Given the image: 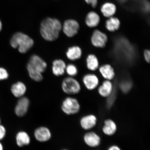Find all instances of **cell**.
Here are the masks:
<instances>
[{
  "mask_svg": "<svg viewBox=\"0 0 150 150\" xmlns=\"http://www.w3.org/2000/svg\"><path fill=\"white\" fill-rule=\"evenodd\" d=\"M108 150H121L119 146L116 145H113L110 146Z\"/></svg>",
  "mask_w": 150,
  "mask_h": 150,
  "instance_id": "cell-30",
  "label": "cell"
},
{
  "mask_svg": "<svg viewBox=\"0 0 150 150\" xmlns=\"http://www.w3.org/2000/svg\"><path fill=\"white\" fill-rule=\"evenodd\" d=\"M117 130V125L113 120L110 119L105 120L102 127L103 132L105 134L112 136L115 134Z\"/></svg>",
  "mask_w": 150,
  "mask_h": 150,
  "instance_id": "cell-16",
  "label": "cell"
},
{
  "mask_svg": "<svg viewBox=\"0 0 150 150\" xmlns=\"http://www.w3.org/2000/svg\"><path fill=\"white\" fill-rule=\"evenodd\" d=\"M62 29L67 36L69 38L73 37L78 33L80 29V25L76 20H67L64 23Z\"/></svg>",
  "mask_w": 150,
  "mask_h": 150,
  "instance_id": "cell-7",
  "label": "cell"
},
{
  "mask_svg": "<svg viewBox=\"0 0 150 150\" xmlns=\"http://www.w3.org/2000/svg\"><path fill=\"white\" fill-rule=\"evenodd\" d=\"M132 87V83L129 81H125L122 82L120 85V88L122 92L125 93L129 92L130 91Z\"/></svg>",
  "mask_w": 150,
  "mask_h": 150,
  "instance_id": "cell-25",
  "label": "cell"
},
{
  "mask_svg": "<svg viewBox=\"0 0 150 150\" xmlns=\"http://www.w3.org/2000/svg\"><path fill=\"white\" fill-rule=\"evenodd\" d=\"M99 73L105 80L111 81L115 76V72L113 67L109 64L100 66L98 69Z\"/></svg>",
  "mask_w": 150,
  "mask_h": 150,
  "instance_id": "cell-14",
  "label": "cell"
},
{
  "mask_svg": "<svg viewBox=\"0 0 150 150\" xmlns=\"http://www.w3.org/2000/svg\"><path fill=\"white\" fill-rule=\"evenodd\" d=\"M87 4L91 5L92 7L95 8L98 4V0H84Z\"/></svg>",
  "mask_w": 150,
  "mask_h": 150,
  "instance_id": "cell-29",
  "label": "cell"
},
{
  "mask_svg": "<svg viewBox=\"0 0 150 150\" xmlns=\"http://www.w3.org/2000/svg\"><path fill=\"white\" fill-rule=\"evenodd\" d=\"M35 137L38 141L41 142L48 141L52 137V133L48 127L41 126L35 129L34 132Z\"/></svg>",
  "mask_w": 150,
  "mask_h": 150,
  "instance_id": "cell-10",
  "label": "cell"
},
{
  "mask_svg": "<svg viewBox=\"0 0 150 150\" xmlns=\"http://www.w3.org/2000/svg\"><path fill=\"white\" fill-rule=\"evenodd\" d=\"M0 150H3V146L1 142H0Z\"/></svg>",
  "mask_w": 150,
  "mask_h": 150,
  "instance_id": "cell-31",
  "label": "cell"
},
{
  "mask_svg": "<svg viewBox=\"0 0 150 150\" xmlns=\"http://www.w3.org/2000/svg\"><path fill=\"white\" fill-rule=\"evenodd\" d=\"M10 43L13 48H17L21 53L25 54L32 48L34 42L29 35L18 32L15 33L11 38Z\"/></svg>",
  "mask_w": 150,
  "mask_h": 150,
  "instance_id": "cell-3",
  "label": "cell"
},
{
  "mask_svg": "<svg viewBox=\"0 0 150 150\" xmlns=\"http://www.w3.org/2000/svg\"><path fill=\"white\" fill-rule=\"evenodd\" d=\"M27 90L25 84L20 81L13 84L11 88V91L12 94L15 97L18 98L24 96Z\"/></svg>",
  "mask_w": 150,
  "mask_h": 150,
  "instance_id": "cell-19",
  "label": "cell"
},
{
  "mask_svg": "<svg viewBox=\"0 0 150 150\" xmlns=\"http://www.w3.org/2000/svg\"><path fill=\"white\" fill-rule=\"evenodd\" d=\"M82 82L86 88L90 91L96 89L99 84L98 76L96 74L91 73L84 75L82 78Z\"/></svg>",
  "mask_w": 150,
  "mask_h": 150,
  "instance_id": "cell-9",
  "label": "cell"
},
{
  "mask_svg": "<svg viewBox=\"0 0 150 150\" xmlns=\"http://www.w3.org/2000/svg\"><path fill=\"white\" fill-rule=\"evenodd\" d=\"M1 119H0V124H1Z\"/></svg>",
  "mask_w": 150,
  "mask_h": 150,
  "instance_id": "cell-33",
  "label": "cell"
},
{
  "mask_svg": "<svg viewBox=\"0 0 150 150\" xmlns=\"http://www.w3.org/2000/svg\"><path fill=\"white\" fill-rule=\"evenodd\" d=\"M9 74L5 69L0 67V80H5L8 78Z\"/></svg>",
  "mask_w": 150,
  "mask_h": 150,
  "instance_id": "cell-26",
  "label": "cell"
},
{
  "mask_svg": "<svg viewBox=\"0 0 150 150\" xmlns=\"http://www.w3.org/2000/svg\"><path fill=\"white\" fill-rule=\"evenodd\" d=\"M17 145L21 147L29 145L31 142V138L28 133L25 131H19L16 137Z\"/></svg>",
  "mask_w": 150,
  "mask_h": 150,
  "instance_id": "cell-20",
  "label": "cell"
},
{
  "mask_svg": "<svg viewBox=\"0 0 150 150\" xmlns=\"http://www.w3.org/2000/svg\"><path fill=\"white\" fill-rule=\"evenodd\" d=\"M6 134V130L3 125L0 124V140L5 138Z\"/></svg>",
  "mask_w": 150,
  "mask_h": 150,
  "instance_id": "cell-27",
  "label": "cell"
},
{
  "mask_svg": "<svg viewBox=\"0 0 150 150\" xmlns=\"http://www.w3.org/2000/svg\"><path fill=\"white\" fill-rule=\"evenodd\" d=\"M66 54L67 59L71 61H75L81 57L82 51L80 47L74 46L70 47L67 49Z\"/></svg>",
  "mask_w": 150,
  "mask_h": 150,
  "instance_id": "cell-21",
  "label": "cell"
},
{
  "mask_svg": "<svg viewBox=\"0 0 150 150\" xmlns=\"http://www.w3.org/2000/svg\"><path fill=\"white\" fill-rule=\"evenodd\" d=\"M47 64L42 58L36 55L31 56L27 68L30 78L35 81L40 82L43 79L42 74L46 70Z\"/></svg>",
  "mask_w": 150,
  "mask_h": 150,
  "instance_id": "cell-2",
  "label": "cell"
},
{
  "mask_svg": "<svg viewBox=\"0 0 150 150\" xmlns=\"http://www.w3.org/2000/svg\"><path fill=\"white\" fill-rule=\"evenodd\" d=\"M86 67L88 70L91 71H95L98 69L99 62L98 57L95 54H89L86 59Z\"/></svg>",
  "mask_w": 150,
  "mask_h": 150,
  "instance_id": "cell-22",
  "label": "cell"
},
{
  "mask_svg": "<svg viewBox=\"0 0 150 150\" xmlns=\"http://www.w3.org/2000/svg\"><path fill=\"white\" fill-rule=\"evenodd\" d=\"M62 88L67 94L74 95L79 93L81 91V87L77 80L73 77L69 76L63 81Z\"/></svg>",
  "mask_w": 150,
  "mask_h": 150,
  "instance_id": "cell-4",
  "label": "cell"
},
{
  "mask_svg": "<svg viewBox=\"0 0 150 150\" xmlns=\"http://www.w3.org/2000/svg\"><path fill=\"white\" fill-rule=\"evenodd\" d=\"M117 10L115 5L109 2L103 4L100 8V11L103 16L108 18L113 16Z\"/></svg>",
  "mask_w": 150,
  "mask_h": 150,
  "instance_id": "cell-17",
  "label": "cell"
},
{
  "mask_svg": "<svg viewBox=\"0 0 150 150\" xmlns=\"http://www.w3.org/2000/svg\"><path fill=\"white\" fill-rule=\"evenodd\" d=\"M61 108L64 113L67 115H73L80 112L81 106L77 99L72 97H67L62 103Z\"/></svg>",
  "mask_w": 150,
  "mask_h": 150,
  "instance_id": "cell-5",
  "label": "cell"
},
{
  "mask_svg": "<svg viewBox=\"0 0 150 150\" xmlns=\"http://www.w3.org/2000/svg\"><path fill=\"white\" fill-rule=\"evenodd\" d=\"M100 18L97 13L94 11H91L87 14L85 18V23L90 28L96 27L100 23Z\"/></svg>",
  "mask_w": 150,
  "mask_h": 150,
  "instance_id": "cell-15",
  "label": "cell"
},
{
  "mask_svg": "<svg viewBox=\"0 0 150 150\" xmlns=\"http://www.w3.org/2000/svg\"><path fill=\"white\" fill-rule=\"evenodd\" d=\"M105 28L108 31L114 32L119 30L120 27L121 22L119 18L112 16L108 18L105 22Z\"/></svg>",
  "mask_w": 150,
  "mask_h": 150,
  "instance_id": "cell-23",
  "label": "cell"
},
{
  "mask_svg": "<svg viewBox=\"0 0 150 150\" xmlns=\"http://www.w3.org/2000/svg\"><path fill=\"white\" fill-rule=\"evenodd\" d=\"M52 65V72L55 76H61L64 74L67 65L64 61L61 59H56Z\"/></svg>",
  "mask_w": 150,
  "mask_h": 150,
  "instance_id": "cell-18",
  "label": "cell"
},
{
  "mask_svg": "<svg viewBox=\"0 0 150 150\" xmlns=\"http://www.w3.org/2000/svg\"><path fill=\"white\" fill-rule=\"evenodd\" d=\"M144 57L145 60L147 63H149L150 61V52L149 50H144Z\"/></svg>",
  "mask_w": 150,
  "mask_h": 150,
  "instance_id": "cell-28",
  "label": "cell"
},
{
  "mask_svg": "<svg viewBox=\"0 0 150 150\" xmlns=\"http://www.w3.org/2000/svg\"><path fill=\"white\" fill-rule=\"evenodd\" d=\"M15 108V112L19 117H22L27 113L30 106V101L29 98L23 96L19 98Z\"/></svg>",
  "mask_w": 150,
  "mask_h": 150,
  "instance_id": "cell-8",
  "label": "cell"
},
{
  "mask_svg": "<svg viewBox=\"0 0 150 150\" xmlns=\"http://www.w3.org/2000/svg\"><path fill=\"white\" fill-rule=\"evenodd\" d=\"M114 91V86L111 81L105 80L98 87V92L100 96L108 98Z\"/></svg>",
  "mask_w": 150,
  "mask_h": 150,
  "instance_id": "cell-13",
  "label": "cell"
},
{
  "mask_svg": "<svg viewBox=\"0 0 150 150\" xmlns=\"http://www.w3.org/2000/svg\"><path fill=\"white\" fill-rule=\"evenodd\" d=\"M83 140L86 145L91 148L98 147L101 142L100 136L93 131L86 133L83 136Z\"/></svg>",
  "mask_w": 150,
  "mask_h": 150,
  "instance_id": "cell-11",
  "label": "cell"
},
{
  "mask_svg": "<svg viewBox=\"0 0 150 150\" xmlns=\"http://www.w3.org/2000/svg\"><path fill=\"white\" fill-rule=\"evenodd\" d=\"M62 27L60 21L57 19L46 18L41 22V35L46 41H55L59 38Z\"/></svg>",
  "mask_w": 150,
  "mask_h": 150,
  "instance_id": "cell-1",
  "label": "cell"
},
{
  "mask_svg": "<svg viewBox=\"0 0 150 150\" xmlns=\"http://www.w3.org/2000/svg\"><path fill=\"white\" fill-rule=\"evenodd\" d=\"M97 119L95 115L92 114L83 116L80 119L81 127L84 130H89L95 127L97 125Z\"/></svg>",
  "mask_w": 150,
  "mask_h": 150,
  "instance_id": "cell-12",
  "label": "cell"
},
{
  "mask_svg": "<svg viewBox=\"0 0 150 150\" xmlns=\"http://www.w3.org/2000/svg\"><path fill=\"white\" fill-rule=\"evenodd\" d=\"M2 28V24L0 20V31H1Z\"/></svg>",
  "mask_w": 150,
  "mask_h": 150,
  "instance_id": "cell-32",
  "label": "cell"
},
{
  "mask_svg": "<svg viewBox=\"0 0 150 150\" xmlns=\"http://www.w3.org/2000/svg\"><path fill=\"white\" fill-rule=\"evenodd\" d=\"M65 72H66L69 76L74 77L76 76L78 72L77 67L74 64H69L66 67Z\"/></svg>",
  "mask_w": 150,
  "mask_h": 150,
  "instance_id": "cell-24",
  "label": "cell"
},
{
  "mask_svg": "<svg viewBox=\"0 0 150 150\" xmlns=\"http://www.w3.org/2000/svg\"></svg>",
  "mask_w": 150,
  "mask_h": 150,
  "instance_id": "cell-34",
  "label": "cell"
},
{
  "mask_svg": "<svg viewBox=\"0 0 150 150\" xmlns=\"http://www.w3.org/2000/svg\"><path fill=\"white\" fill-rule=\"evenodd\" d=\"M108 40V37L106 34L98 29L95 30L93 31L91 38L93 46L99 48H105Z\"/></svg>",
  "mask_w": 150,
  "mask_h": 150,
  "instance_id": "cell-6",
  "label": "cell"
}]
</instances>
